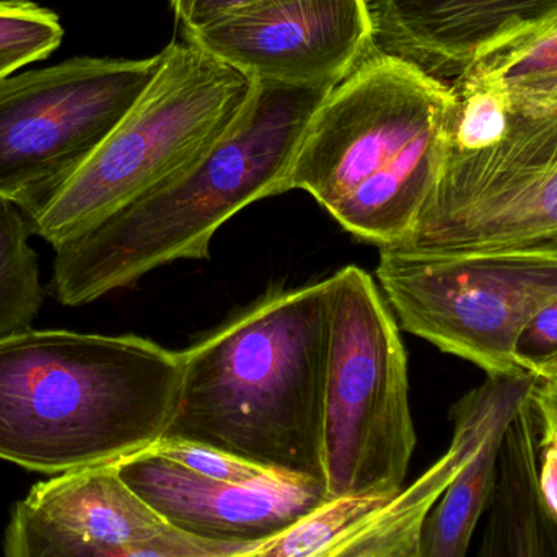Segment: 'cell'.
Masks as SVG:
<instances>
[{
    "label": "cell",
    "instance_id": "15",
    "mask_svg": "<svg viewBox=\"0 0 557 557\" xmlns=\"http://www.w3.org/2000/svg\"><path fill=\"white\" fill-rule=\"evenodd\" d=\"M513 419L500 422L486 435L432 507L422 523L416 557L468 556L478 522L493 499L500 448Z\"/></svg>",
    "mask_w": 557,
    "mask_h": 557
},
{
    "label": "cell",
    "instance_id": "5",
    "mask_svg": "<svg viewBox=\"0 0 557 557\" xmlns=\"http://www.w3.org/2000/svg\"><path fill=\"white\" fill-rule=\"evenodd\" d=\"M149 87L84 169L35 219L52 245L87 231L127 202L195 165L231 129L253 81L189 39L163 49Z\"/></svg>",
    "mask_w": 557,
    "mask_h": 557
},
{
    "label": "cell",
    "instance_id": "2",
    "mask_svg": "<svg viewBox=\"0 0 557 557\" xmlns=\"http://www.w3.org/2000/svg\"><path fill=\"white\" fill-rule=\"evenodd\" d=\"M334 87L253 81L231 129L195 165L54 248L49 294L81 307L173 261L209 258L225 222L282 195L305 131Z\"/></svg>",
    "mask_w": 557,
    "mask_h": 557
},
{
    "label": "cell",
    "instance_id": "24",
    "mask_svg": "<svg viewBox=\"0 0 557 557\" xmlns=\"http://www.w3.org/2000/svg\"><path fill=\"white\" fill-rule=\"evenodd\" d=\"M255 0H170V5L183 32H191Z\"/></svg>",
    "mask_w": 557,
    "mask_h": 557
},
{
    "label": "cell",
    "instance_id": "4",
    "mask_svg": "<svg viewBox=\"0 0 557 557\" xmlns=\"http://www.w3.org/2000/svg\"><path fill=\"white\" fill-rule=\"evenodd\" d=\"M450 107L447 82L370 49L311 117L282 193H308L360 240L405 244L447 157Z\"/></svg>",
    "mask_w": 557,
    "mask_h": 557
},
{
    "label": "cell",
    "instance_id": "17",
    "mask_svg": "<svg viewBox=\"0 0 557 557\" xmlns=\"http://www.w3.org/2000/svg\"><path fill=\"white\" fill-rule=\"evenodd\" d=\"M465 71L500 85L517 101L556 100L557 18L490 49Z\"/></svg>",
    "mask_w": 557,
    "mask_h": 557
},
{
    "label": "cell",
    "instance_id": "9",
    "mask_svg": "<svg viewBox=\"0 0 557 557\" xmlns=\"http://www.w3.org/2000/svg\"><path fill=\"white\" fill-rule=\"evenodd\" d=\"M405 250L455 263L557 268V162L447 153Z\"/></svg>",
    "mask_w": 557,
    "mask_h": 557
},
{
    "label": "cell",
    "instance_id": "16",
    "mask_svg": "<svg viewBox=\"0 0 557 557\" xmlns=\"http://www.w3.org/2000/svg\"><path fill=\"white\" fill-rule=\"evenodd\" d=\"M264 545L208 542L189 535L150 545H97L51 532L16 504L5 530L3 557H253Z\"/></svg>",
    "mask_w": 557,
    "mask_h": 557
},
{
    "label": "cell",
    "instance_id": "14",
    "mask_svg": "<svg viewBox=\"0 0 557 557\" xmlns=\"http://www.w3.org/2000/svg\"><path fill=\"white\" fill-rule=\"evenodd\" d=\"M532 405L507 429L481 557H546V517L536 496L539 429Z\"/></svg>",
    "mask_w": 557,
    "mask_h": 557
},
{
    "label": "cell",
    "instance_id": "3",
    "mask_svg": "<svg viewBox=\"0 0 557 557\" xmlns=\"http://www.w3.org/2000/svg\"><path fill=\"white\" fill-rule=\"evenodd\" d=\"M182 382V352L133 334L0 339V460L64 474L140 454L165 438Z\"/></svg>",
    "mask_w": 557,
    "mask_h": 557
},
{
    "label": "cell",
    "instance_id": "13",
    "mask_svg": "<svg viewBox=\"0 0 557 557\" xmlns=\"http://www.w3.org/2000/svg\"><path fill=\"white\" fill-rule=\"evenodd\" d=\"M18 506L46 529L77 542L150 545L186 535L121 480L116 463L58 474L33 486Z\"/></svg>",
    "mask_w": 557,
    "mask_h": 557
},
{
    "label": "cell",
    "instance_id": "25",
    "mask_svg": "<svg viewBox=\"0 0 557 557\" xmlns=\"http://www.w3.org/2000/svg\"><path fill=\"white\" fill-rule=\"evenodd\" d=\"M533 406L539 414L540 425L557 431V379L536 385Z\"/></svg>",
    "mask_w": 557,
    "mask_h": 557
},
{
    "label": "cell",
    "instance_id": "19",
    "mask_svg": "<svg viewBox=\"0 0 557 557\" xmlns=\"http://www.w3.org/2000/svg\"><path fill=\"white\" fill-rule=\"evenodd\" d=\"M62 38L61 20L51 10L28 0H0V81L48 58Z\"/></svg>",
    "mask_w": 557,
    "mask_h": 557
},
{
    "label": "cell",
    "instance_id": "7",
    "mask_svg": "<svg viewBox=\"0 0 557 557\" xmlns=\"http://www.w3.org/2000/svg\"><path fill=\"white\" fill-rule=\"evenodd\" d=\"M74 58L0 81V198L41 214L129 114L162 67Z\"/></svg>",
    "mask_w": 557,
    "mask_h": 557
},
{
    "label": "cell",
    "instance_id": "18",
    "mask_svg": "<svg viewBox=\"0 0 557 557\" xmlns=\"http://www.w3.org/2000/svg\"><path fill=\"white\" fill-rule=\"evenodd\" d=\"M29 234L25 214L0 198V339L32 330L42 305L45 290Z\"/></svg>",
    "mask_w": 557,
    "mask_h": 557
},
{
    "label": "cell",
    "instance_id": "8",
    "mask_svg": "<svg viewBox=\"0 0 557 557\" xmlns=\"http://www.w3.org/2000/svg\"><path fill=\"white\" fill-rule=\"evenodd\" d=\"M375 274L406 331L486 376L522 373L517 341L557 297L556 267L455 263L385 247Z\"/></svg>",
    "mask_w": 557,
    "mask_h": 557
},
{
    "label": "cell",
    "instance_id": "21",
    "mask_svg": "<svg viewBox=\"0 0 557 557\" xmlns=\"http://www.w3.org/2000/svg\"><path fill=\"white\" fill-rule=\"evenodd\" d=\"M493 157L500 163L557 162V101L542 111L517 117L506 143Z\"/></svg>",
    "mask_w": 557,
    "mask_h": 557
},
{
    "label": "cell",
    "instance_id": "23",
    "mask_svg": "<svg viewBox=\"0 0 557 557\" xmlns=\"http://www.w3.org/2000/svg\"><path fill=\"white\" fill-rule=\"evenodd\" d=\"M536 496L543 516L557 529V431L540 425Z\"/></svg>",
    "mask_w": 557,
    "mask_h": 557
},
{
    "label": "cell",
    "instance_id": "22",
    "mask_svg": "<svg viewBox=\"0 0 557 557\" xmlns=\"http://www.w3.org/2000/svg\"><path fill=\"white\" fill-rule=\"evenodd\" d=\"M516 362L539 383L557 379V297L527 324L517 341Z\"/></svg>",
    "mask_w": 557,
    "mask_h": 557
},
{
    "label": "cell",
    "instance_id": "10",
    "mask_svg": "<svg viewBox=\"0 0 557 557\" xmlns=\"http://www.w3.org/2000/svg\"><path fill=\"white\" fill-rule=\"evenodd\" d=\"M183 38L251 81L337 85L373 35L367 0H255Z\"/></svg>",
    "mask_w": 557,
    "mask_h": 557
},
{
    "label": "cell",
    "instance_id": "6",
    "mask_svg": "<svg viewBox=\"0 0 557 557\" xmlns=\"http://www.w3.org/2000/svg\"><path fill=\"white\" fill-rule=\"evenodd\" d=\"M323 411L330 499L403 490L416 448L408 356L375 281L357 267L330 277Z\"/></svg>",
    "mask_w": 557,
    "mask_h": 557
},
{
    "label": "cell",
    "instance_id": "1",
    "mask_svg": "<svg viewBox=\"0 0 557 557\" xmlns=\"http://www.w3.org/2000/svg\"><path fill=\"white\" fill-rule=\"evenodd\" d=\"M330 334V277L264 298L182 352V393L163 441L214 448L326 487Z\"/></svg>",
    "mask_w": 557,
    "mask_h": 557
},
{
    "label": "cell",
    "instance_id": "11",
    "mask_svg": "<svg viewBox=\"0 0 557 557\" xmlns=\"http://www.w3.org/2000/svg\"><path fill=\"white\" fill-rule=\"evenodd\" d=\"M116 471L173 529L208 542H268L330 499L323 484L308 480L267 484L211 480L153 448L117 461Z\"/></svg>",
    "mask_w": 557,
    "mask_h": 557
},
{
    "label": "cell",
    "instance_id": "20",
    "mask_svg": "<svg viewBox=\"0 0 557 557\" xmlns=\"http://www.w3.org/2000/svg\"><path fill=\"white\" fill-rule=\"evenodd\" d=\"M152 448L173 463L182 465V467L188 468L201 476L211 478V480L235 484H267L301 480V478L287 476V474L258 467V465L232 457L224 451L188 444V442L160 441Z\"/></svg>",
    "mask_w": 557,
    "mask_h": 557
},
{
    "label": "cell",
    "instance_id": "12",
    "mask_svg": "<svg viewBox=\"0 0 557 557\" xmlns=\"http://www.w3.org/2000/svg\"><path fill=\"white\" fill-rule=\"evenodd\" d=\"M372 48L447 82L474 59L557 18V0H367Z\"/></svg>",
    "mask_w": 557,
    "mask_h": 557
}]
</instances>
